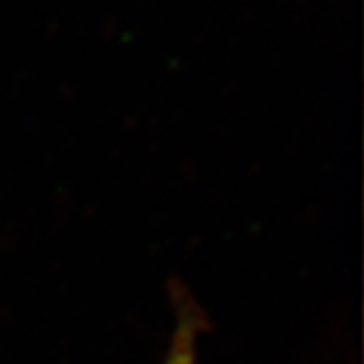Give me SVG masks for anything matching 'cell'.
<instances>
[{
  "label": "cell",
  "mask_w": 364,
  "mask_h": 364,
  "mask_svg": "<svg viewBox=\"0 0 364 364\" xmlns=\"http://www.w3.org/2000/svg\"><path fill=\"white\" fill-rule=\"evenodd\" d=\"M200 316L196 314L195 306L182 304L178 306L176 326L170 338L168 354L164 364H196V344L200 332Z\"/></svg>",
  "instance_id": "6da1fadb"
}]
</instances>
